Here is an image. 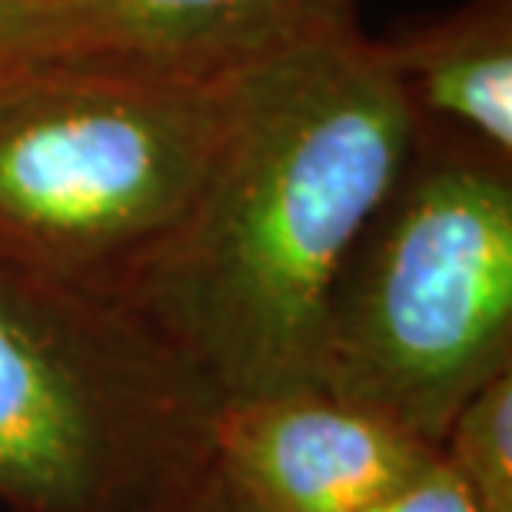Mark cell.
<instances>
[{
	"instance_id": "cell-1",
	"label": "cell",
	"mask_w": 512,
	"mask_h": 512,
	"mask_svg": "<svg viewBox=\"0 0 512 512\" xmlns=\"http://www.w3.org/2000/svg\"><path fill=\"white\" fill-rule=\"evenodd\" d=\"M416 130L383 47L356 27L243 70L203 187L110 293L220 403L316 386L336 280Z\"/></svg>"
},
{
	"instance_id": "cell-2",
	"label": "cell",
	"mask_w": 512,
	"mask_h": 512,
	"mask_svg": "<svg viewBox=\"0 0 512 512\" xmlns=\"http://www.w3.org/2000/svg\"><path fill=\"white\" fill-rule=\"evenodd\" d=\"M512 370V177L493 153L416 130L396 187L326 310L316 386L439 446Z\"/></svg>"
},
{
	"instance_id": "cell-3",
	"label": "cell",
	"mask_w": 512,
	"mask_h": 512,
	"mask_svg": "<svg viewBox=\"0 0 512 512\" xmlns=\"http://www.w3.org/2000/svg\"><path fill=\"white\" fill-rule=\"evenodd\" d=\"M220 399L114 293L0 260V506L150 512L210 466Z\"/></svg>"
},
{
	"instance_id": "cell-4",
	"label": "cell",
	"mask_w": 512,
	"mask_h": 512,
	"mask_svg": "<svg viewBox=\"0 0 512 512\" xmlns=\"http://www.w3.org/2000/svg\"><path fill=\"white\" fill-rule=\"evenodd\" d=\"M240 74L177 77L80 60H37L7 74L0 260L114 290L203 187Z\"/></svg>"
},
{
	"instance_id": "cell-5",
	"label": "cell",
	"mask_w": 512,
	"mask_h": 512,
	"mask_svg": "<svg viewBox=\"0 0 512 512\" xmlns=\"http://www.w3.org/2000/svg\"><path fill=\"white\" fill-rule=\"evenodd\" d=\"M436 456L323 386L223 399L210 426V469L233 512H360Z\"/></svg>"
},
{
	"instance_id": "cell-6",
	"label": "cell",
	"mask_w": 512,
	"mask_h": 512,
	"mask_svg": "<svg viewBox=\"0 0 512 512\" xmlns=\"http://www.w3.org/2000/svg\"><path fill=\"white\" fill-rule=\"evenodd\" d=\"M54 50L177 77H227L353 27V0H47Z\"/></svg>"
},
{
	"instance_id": "cell-7",
	"label": "cell",
	"mask_w": 512,
	"mask_h": 512,
	"mask_svg": "<svg viewBox=\"0 0 512 512\" xmlns=\"http://www.w3.org/2000/svg\"><path fill=\"white\" fill-rule=\"evenodd\" d=\"M380 47L419 127L512 160V0H466Z\"/></svg>"
},
{
	"instance_id": "cell-8",
	"label": "cell",
	"mask_w": 512,
	"mask_h": 512,
	"mask_svg": "<svg viewBox=\"0 0 512 512\" xmlns=\"http://www.w3.org/2000/svg\"><path fill=\"white\" fill-rule=\"evenodd\" d=\"M436 449L479 512H512V370L456 409Z\"/></svg>"
},
{
	"instance_id": "cell-9",
	"label": "cell",
	"mask_w": 512,
	"mask_h": 512,
	"mask_svg": "<svg viewBox=\"0 0 512 512\" xmlns=\"http://www.w3.org/2000/svg\"><path fill=\"white\" fill-rule=\"evenodd\" d=\"M54 50V20L47 0H0V80L47 60Z\"/></svg>"
},
{
	"instance_id": "cell-10",
	"label": "cell",
	"mask_w": 512,
	"mask_h": 512,
	"mask_svg": "<svg viewBox=\"0 0 512 512\" xmlns=\"http://www.w3.org/2000/svg\"><path fill=\"white\" fill-rule=\"evenodd\" d=\"M360 512H479V506L463 489V483L449 473L443 459L436 456L423 473L389 489L386 496L373 499Z\"/></svg>"
},
{
	"instance_id": "cell-11",
	"label": "cell",
	"mask_w": 512,
	"mask_h": 512,
	"mask_svg": "<svg viewBox=\"0 0 512 512\" xmlns=\"http://www.w3.org/2000/svg\"><path fill=\"white\" fill-rule=\"evenodd\" d=\"M150 512H233V506H230V499L223 496L213 469L207 466V473H200L193 483L177 489V493L167 496L157 509H150Z\"/></svg>"
}]
</instances>
